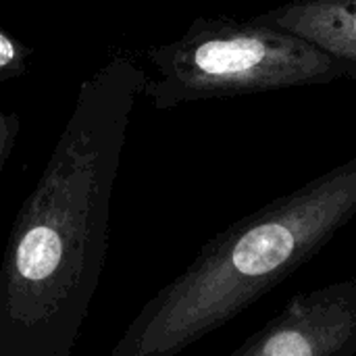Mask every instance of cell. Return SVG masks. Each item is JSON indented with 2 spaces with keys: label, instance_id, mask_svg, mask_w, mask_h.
<instances>
[{
  "label": "cell",
  "instance_id": "6da1fadb",
  "mask_svg": "<svg viewBox=\"0 0 356 356\" xmlns=\"http://www.w3.org/2000/svg\"><path fill=\"white\" fill-rule=\"evenodd\" d=\"M146 71L119 56L79 88L0 263V356H73L100 286L111 196Z\"/></svg>",
  "mask_w": 356,
  "mask_h": 356
},
{
  "label": "cell",
  "instance_id": "7a4b0ae2",
  "mask_svg": "<svg viewBox=\"0 0 356 356\" xmlns=\"http://www.w3.org/2000/svg\"><path fill=\"white\" fill-rule=\"evenodd\" d=\"M356 215V156L211 238L108 356H177L319 254Z\"/></svg>",
  "mask_w": 356,
  "mask_h": 356
},
{
  "label": "cell",
  "instance_id": "3957f363",
  "mask_svg": "<svg viewBox=\"0 0 356 356\" xmlns=\"http://www.w3.org/2000/svg\"><path fill=\"white\" fill-rule=\"evenodd\" d=\"M154 75L142 94L156 108L340 79L338 65L313 44L277 27L200 17L171 44L148 50Z\"/></svg>",
  "mask_w": 356,
  "mask_h": 356
},
{
  "label": "cell",
  "instance_id": "277c9868",
  "mask_svg": "<svg viewBox=\"0 0 356 356\" xmlns=\"http://www.w3.org/2000/svg\"><path fill=\"white\" fill-rule=\"evenodd\" d=\"M356 280L294 296L229 356H355Z\"/></svg>",
  "mask_w": 356,
  "mask_h": 356
},
{
  "label": "cell",
  "instance_id": "5b68a950",
  "mask_svg": "<svg viewBox=\"0 0 356 356\" xmlns=\"http://www.w3.org/2000/svg\"><path fill=\"white\" fill-rule=\"evenodd\" d=\"M254 19L302 38L356 79V0H288Z\"/></svg>",
  "mask_w": 356,
  "mask_h": 356
},
{
  "label": "cell",
  "instance_id": "8992f818",
  "mask_svg": "<svg viewBox=\"0 0 356 356\" xmlns=\"http://www.w3.org/2000/svg\"><path fill=\"white\" fill-rule=\"evenodd\" d=\"M27 56L29 50L0 29V81L23 73Z\"/></svg>",
  "mask_w": 356,
  "mask_h": 356
},
{
  "label": "cell",
  "instance_id": "52a82bcc",
  "mask_svg": "<svg viewBox=\"0 0 356 356\" xmlns=\"http://www.w3.org/2000/svg\"><path fill=\"white\" fill-rule=\"evenodd\" d=\"M19 138V117L15 113H6L0 106V173L17 144Z\"/></svg>",
  "mask_w": 356,
  "mask_h": 356
}]
</instances>
